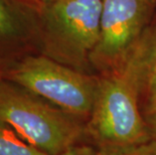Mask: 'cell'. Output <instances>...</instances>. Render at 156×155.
Listing matches in <instances>:
<instances>
[{"mask_svg":"<svg viewBox=\"0 0 156 155\" xmlns=\"http://www.w3.org/2000/svg\"><path fill=\"white\" fill-rule=\"evenodd\" d=\"M150 51L137 44L123 65L99 80L90 127L103 144L138 146L151 140L138 108Z\"/></svg>","mask_w":156,"mask_h":155,"instance_id":"1","label":"cell"},{"mask_svg":"<svg viewBox=\"0 0 156 155\" xmlns=\"http://www.w3.org/2000/svg\"><path fill=\"white\" fill-rule=\"evenodd\" d=\"M102 6L103 0H58L41 5L38 9L41 54L82 71L100 38Z\"/></svg>","mask_w":156,"mask_h":155,"instance_id":"2","label":"cell"},{"mask_svg":"<svg viewBox=\"0 0 156 155\" xmlns=\"http://www.w3.org/2000/svg\"><path fill=\"white\" fill-rule=\"evenodd\" d=\"M0 119L48 155L75 145L82 133L77 116L4 78H0Z\"/></svg>","mask_w":156,"mask_h":155,"instance_id":"3","label":"cell"},{"mask_svg":"<svg viewBox=\"0 0 156 155\" xmlns=\"http://www.w3.org/2000/svg\"><path fill=\"white\" fill-rule=\"evenodd\" d=\"M3 78L77 117L92 114L99 83L42 54H27L5 64Z\"/></svg>","mask_w":156,"mask_h":155,"instance_id":"4","label":"cell"},{"mask_svg":"<svg viewBox=\"0 0 156 155\" xmlns=\"http://www.w3.org/2000/svg\"><path fill=\"white\" fill-rule=\"evenodd\" d=\"M149 7L150 0H103L100 38L90 62L109 72L123 65L137 45Z\"/></svg>","mask_w":156,"mask_h":155,"instance_id":"5","label":"cell"},{"mask_svg":"<svg viewBox=\"0 0 156 155\" xmlns=\"http://www.w3.org/2000/svg\"><path fill=\"white\" fill-rule=\"evenodd\" d=\"M38 45V10L19 0H0V62L29 54Z\"/></svg>","mask_w":156,"mask_h":155,"instance_id":"6","label":"cell"},{"mask_svg":"<svg viewBox=\"0 0 156 155\" xmlns=\"http://www.w3.org/2000/svg\"><path fill=\"white\" fill-rule=\"evenodd\" d=\"M0 155H48L19 135L0 119Z\"/></svg>","mask_w":156,"mask_h":155,"instance_id":"7","label":"cell"},{"mask_svg":"<svg viewBox=\"0 0 156 155\" xmlns=\"http://www.w3.org/2000/svg\"><path fill=\"white\" fill-rule=\"evenodd\" d=\"M142 86H144L147 91L150 103L156 102V48L151 49L148 55Z\"/></svg>","mask_w":156,"mask_h":155,"instance_id":"8","label":"cell"},{"mask_svg":"<svg viewBox=\"0 0 156 155\" xmlns=\"http://www.w3.org/2000/svg\"><path fill=\"white\" fill-rule=\"evenodd\" d=\"M136 146L117 144H103L97 155H133Z\"/></svg>","mask_w":156,"mask_h":155,"instance_id":"9","label":"cell"},{"mask_svg":"<svg viewBox=\"0 0 156 155\" xmlns=\"http://www.w3.org/2000/svg\"><path fill=\"white\" fill-rule=\"evenodd\" d=\"M56 155H97V151L90 146H78L73 145L68 149Z\"/></svg>","mask_w":156,"mask_h":155,"instance_id":"10","label":"cell"},{"mask_svg":"<svg viewBox=\"0 0 156 155\" xmlns=\"http://www.w3.org/2000/svg\"><path fill=\"white\" fill-rule=\"evenodd\" d=\"M133 155H156V140H149L136 146Z\"/></svg>","mask_w":156,"mask_h":155,"instance_id":"11","label":"cell"},{"mask_svg":"<svg viewBox=\"0 0 156 155\" xmlns=\"http://www.w3.org/2000/svg\"><path fill=\"white\" fill-rule=\"evenodd\" d=\"M147 126H148L149 133H150V136L154 138L153 140H156V102L150 103Z\"/></svg>","mask_w":156,"mask_h":155,"instance_id":"12","label":"cell"},{"mask_svg":"<svg viewBox=\"0 0 156 155\" xmlns=\"http://www.w3.org/2000/svg\"><path fill=\"white\" fill-rule=\"evenodd\" d=\"M19 1L23 2L24 4L30 6V7H34L35 9H37V10L39 9V5H38V3L36 2V0H19Z\"/></svg>","mask_w":156,"mask_h":155,"instance_id":"13","label":"cell"},{"mask_svg":"<svg viewBox=\"0 0 156 155\" xmlns=\"http://www.w3.org/2000/svg\"><path fill=\"white\" fill-rule=\"evenodd\" d=\"M55 1H58V0H36V2L38 3L39 7H41V5L48 4V3H51V2H55Z\"/></svg>","mask_w":156,"mask_h":155,"instance_id":"14","label":"cell"},{"mask_svg":"<svg viewBox=\"0 0 156 155\" xmlns=\"http://www.w3.org/2000/svg\"><path fill=\"white\" fill-rule=\"evenodd\" d=\"M3 67H4V65L0 62V78H3Z\"/></svg>","mask_w":156,"mask_h":155,"instance_id":"15","label":"cell"}]
</instances>
